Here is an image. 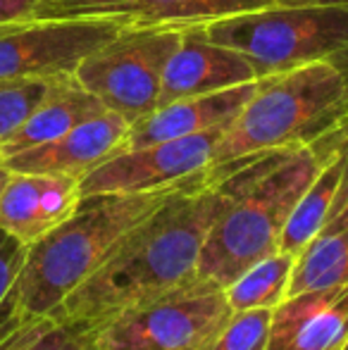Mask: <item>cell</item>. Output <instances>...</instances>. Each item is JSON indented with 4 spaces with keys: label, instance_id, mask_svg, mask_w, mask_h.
Wrapping results in <instances>:
<instances>
[{
    "label": "cell",
    "instance_id": "obj_18",
    "mask_svg": "<svg viewBox=\"0 0 348 350\" xmlns=\"http://www.w3.org/2000/svg\"><path fill=\"white\" fill-rule=\"evenodd\" d=\"M344 284H348V226L325 229L296 255L289 295Z\"/></svg>",
    "mask_w": 348,
    "mask_h": 350
},
{
    "label": "cell",
    "instance_id": "obj_28",
    "mask_svg": "<svg viewBox=\"0 0 348 350\" xmlns=\"http://www.w3.org/2000/svg\"><path fill=\"white\" fill-rule=\"evenodd\" d=\"M344 350H348V343H346V346H344Z\"/></svg>",
    "mask_w": 348,
    "mask_h": 350
},
{
    "label": "cell",
    "instance_id": "obj_15",
    "mask_svg": "<svg viewBox=\"0 0 348 350\" xmlns=\"http://www.w3.org/2000/svg\"><path fill=\"white\" fill-rule=\"evenodd\" d=\"M101 110H105L103 103L77 81L75 74L53 79L48 96L0 143V157L5 160V157H12L29 148L46 146V143L65 136L88 117L98 115Z\"/></svg>",
    "mask_w": 348,
    "mask_h": 350
},
{
    "label": "cell",
    "instance_id": "obj_16",
    "mask_svg": "<svg viewBox=\"0 0 348 350\" xmlns=\"http://www.w3.org/2000/svg\"><path fill=\"white\" fill-rule=\"evenodd\" d=\"M277 0H112L96 17L117 19L126 29L134 27H193L253 12Z\"/></svg>",
    "mask_w": 348,
    "mask_h": 350
},
{
    "label": "cell",
    "instance_id": "obj_13",
    "mask_svg": "<svg viewBox=\"0 0 348 350\" xmlns=\"http://www.w3.org/2000/svg\"><path fill=\"white\" fill-rule=\"evenodd\" d=\"M348 284L289 295L272 310L267 350H344Z\"/></svg>",
    "mask_w": 348,
    "mask_h": 350
},
{
    "label": "cell",
    "instance_id": "obj_5",
    "mask_svg": "<svg viewBox=\"0 0 348 350\" xmlns=\"http://www.w3.org/2000/svg\"><path fill=\"white\" fill-rule=\"evenodd\" d=\"M203 27L246 55L258 79L348 53V5H269Z\"/></svg>",
    "mask_w": 348,
    "mask_h": 350
},
{
    "label": "cell",
    "instance_id": "obj_4",
    "mask_svg": "<svg viewBox=\"0 0 348 350\" xmlns=\"http://www.w3.org/2000/svg\"><path fill=\"white\" fill-rule=\"evenodd\" d=\"M348 124V53L258 79L222 131L213 167L312 143Z\"/></svg>",
    "mask_w": 348,
    "mask_h": 350
},
{
    "label": "cell",
    "instance_id": "obj_23",
    "mask_svg": "<svg viewBox=\"0 0 348 350\" xmlns=\"http://www.w3.org/2000/svg\"><path fill=\"white\" fill-rule=\"evenodd\" d=\"M29 19H60L55 0H0V24Z\"/></svg>",
    "mask_w": 348,
    "mask_h": 350
},
{
    "label": "cell",
    "instance_id": "obj_10",
    "mask_svg": "<svg viewBox=\"0 0 348 350\" xmlns=\"http://www.w3.org/2000/svg\"><path fill=\"white\" fill-rule=\"evenodd\" d=\"M258 81V72L246 55L213 41L203 24L184 27L179 48L165 67L160 105L184 98L210 96L241 83Z\"/></svg>",
    "mask_w": 348,
    "mask_h": 350
},
{
    "label": "cell",
    "instance_id": "obj_19",
    "mask_svg": "<svg viewBox=\"0 0 348 350\" xmlns=\"http://www.w3.org/2000/svg\"><path fill=\"white\" fill-rule=\"evenodd\" d=\"M103 324L70 319L53 312L19 329L0 350H96Z\"/></svg>",
    "mask_w": 348,
    "mask_h": 350
},
{
    "label": "cell",
    "instance_id": "obj_6",
    "mask_svg": "<svg viewBox=\"0 0 348 350\" xmlns=\"http://www.w3.org/2000/svg\"><path fill=\"white\" fill-rule=\"evenodd\" d=\"M181 27L122 29L81 60L75 79L105 110L136 122L160 103L165 67L179 48Z\"/></svg>",
    "mask_w": 348,
    "mask_h": 350
},
{
    "label": "cell",
    "instance_id": "obj_1",
    "mask_svg": "<svg viewBox=\"0 0 348 350\" xmlns=\"http://www.w3.org/2000/svg\"><path fill=\"white\" fill-rule=\"evenodd\" d=\"M239 165L241 162L210 167L176 191L124 236L115 253L77 286L55 312L105 324L115 314L193 279L205 239L237 189Z\"/></svg>",
    "mask_w": 348,
    "mask_h": 350
},
{
    "label": "cell",
    "instance_id": "obj_7",
    "mask_svg": "<svg viewBox=\"0 0 348 350\" xmlns=\"http://www.w3.org/2000/svg\"><path fill=\"white\" fill-rule=\"evenodd\" d=\"M229 314L222 286L193 277L107 319L96 350H200Z\"/></svg>",
    "mask_w": 348,
    "mask_h": 350
},
{
    "label": "cell",
    "instance_id": "obj_24",
    "mask_svg": "<svg viewBox=\"0 0 348 350\" xmlns=\"http://www.w3.org/2000/svg\"><path fill=\"white\" fill-rule=\"evenodd\" d=\"M112 0H55L60 19H79V17H96L98 10Z\"/></svg>",
    "mask_w": 348,
    "mask_h": 350
},
{
    "label": "cell",
    "instance_id": "obj_9",
    "mask_svg": "<svg viewBox=\"0 0 348 350\" xmlns=\"http://www.w3.org/2000/svg\"><path fill=\"white\" fill-rule=\"evenodd\" d=\"M224 129L120 150L81 176V196L141 193L193 179L213 167L215 148Z\"/></svg>",
    "mask_w": 348,
    "mask_h": 350
},
{
    "label": "cell",
    "instance_id": "obj_27",
    "mask_svg": "<svg viewBox=\"0 0 348 350\" xmlns=\"http://www.w3.org/2000/svg\"><path fill=\"white\" fill-rule=\"evenodd\" d=\"M10 176H12V170H10L8 162H5L3 157H0V193H3V189L8 186Z\"/></svg>",
    "mask_w": 348,
    "mask_h": 350
},
{
    "label": "cell",
    "instance_id": "obj_22",
    "mask_svg": "<svg viewBox=\"0 0 348 350\" xmlns=\"http://www.w3.org/2000/svg\"><path fill=\"white\" fill-rule=\"evenodd\" d=\"M29 245L19 243L14 236H10L5 229H0V303L8 298L24 260H27Z\"/></svg>",
    "mask_w": 348,
    "mask_h": 350
},
{
    "label": "cell",
    "instance_id": "obj_26",
    "mask_svg": "<svg viewBox=\"0 0 348 350\" xmlns=\"http://www.w3.org/2000/svg\"><path fill=\"white\" fill-rule=\"evenodd\" d=\"M277 5H348V0H277Z\"/></svg>",
    "mask_w": 348,
    "mask_h": 350
},
{
    "label": "cell",
    "instance_id": "obj_2",
    "mask_svg": "<svg viewBox=\"0 0 348 350\" xmlns=\"http://www.w3.org/2000/svg\"><path fill=\"white\" fill-rule=\"evenodd\" d=\"M198 176L141 193L81 196V203L60 226L29 245L17 279L0 303V343L27 324L55 312L67 295L115 253L134 226Z\"/></svg>",
    "mask_w": 348,
    "mask_h": 350
},
{
    "label": "cell",
    "instance_id": "obj_17",
    "mask_svg": "<svg viewBox=\"0 0 348 350\" xmlns=\"http://www.w3.org/2000/svg\"><path fill=\"white\" fill-rule=\"evenodd\" d=\"M296 255L286 250L267 255V258L253 262L234 281L224 286V295L232 308L239 310H274L284 303L289 295V281H291Z\"/></svg>",
    "mask_w": 348,
    "mask_h": 350
},
{
    "label": "cell",
    "instance_id": "obj_12",
    "mask_svg": "<svg viewBox=\"0 0 348 350\" xmlns=\"http://www.w3.org/2000/svg\"><path fill=\"white\" fill-rule=\"evenodd\" d=\"M81 203V179L70 174L12 172L0 193V229L34 245L60 226Z\"/></svg>",
    "mask_w": 348,
    "mask_h": 350
},
{
    "label": "cell",
    "instance_id": "obj_8",
    "mask_svg": "<svg viewBox=\"0 0 348 350\" xmlns=\"http://www.w3.org/2000/svg\"><path fill=\"white\" fill-rule=\"evenodd\" d=\"M122 29V22L105 17L0 24V81L70 77Z\"/></svg>",
    "mask_w": 348,
    "mask_h": 350
},
{
    "label": "cell",
    "instance_id": "obj_20",
    "mask_svg": "<svg viewBox=\"0 0 348 350\" xmlns=\"http://www.w3.org/2000/svg\"><path fill=\"white\" fill-rule=\"evenodd\" d=\"M272 310H239L200 350H267Z\"/></svg>",
    "mask_w": 348,
    "mask_h": 350
},
{
    "label": "cell",
    "instance_id": "obj_21",
    "mask_svg": "<svg viewBox=\"0 0 348 350\" xmlns=\"http://www.w3.org/2000/svg\"><path fill=\"white\" fill-rule=\"evenodd\" d=\"M53 79H17L0 81V143L8 139L29 112L48 96Z\"/></svg>",
    "mask_w": 348,
    "mask_h": 350
},
{
    "label": "cell",
    "instance_id": "obj_3",
    "mask_svg": "<svg viewBox=\"0 0 348 350\" xmlns=\"http://www.w3.org/2000/svg\"><path fill=\"white\" fill-rule=\"evenodd\" d=\"M346 136L348 124L312 143L241 160L237 189L205 239L196 277L224 288L253 262L277 253L298 200Z\"/></svg>",
    "mask_w": 348,
    "mask_h": 350
},
{
    "label": "cell",
    "instance_id": "obj_14",
    "mask_svg": "<svg viewBox=\"0 0 348 350\" xmlns=\"http://www.w3.org/2000/svg\"><path fill=\"white\" fill-rule=\"evenodd\" d=\"M256 86L258 81H251L227 88V91L210 93V96L184 98V100L155 107L146 117L131 122L122 150L184 139V136L203 134V131L213 129H224L239 115V110L246 105L248 98L256 93Z\"/></svg>",
    "mask_w": 348,
    "mask_h": 350
},
{
    "label": "cell",
    "instance_id": "obj_25",
    "mask_svg": "<svg viewBox=\"0 0 348 350\" xmlns=\"http://www.w3.org/2000/svg\"><path fill=\"white\" fill-rule=\"evenodd\" d=\"M341 226H348V196H346L344 205H341L339 212H336V215L332 217L330 224H327L325 229H341ZM325 229H322V231H325Z\"/></svg>",
    "mask_w": 348,
    "mask_h": 350
},
{
    "label": "cell",
    "instance_id": "obj_11",
    "mask_svg": "<svg viewBox=\"0 0 348 350\" xmlns=\"http://www.w3.org/2000/svg\"><path fill=\"white\" fill-rule=\"evenodd\" d=\"M131 122L120 112L101 110L88 117L75 129L46 146L29 148L12 157H5L12 172H31V174H70L86 176L91 170L110 160L124 148Z\"/></svg>",
    "mask_w": 348,
    "mask_h": 350
}]
</instances>
